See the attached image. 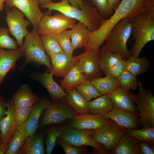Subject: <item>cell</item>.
I'll return each instance as SVG.
<instances>
[{
    "label": "cell",
    "instance_id": "obj_10",
    "mask_svg": "<svg viewBox=\"0 0 154 154\" xmlns=\"http://www.w3.org/2000/svg\"><path fill=\"white\" fill-rule=\"evenodd\" d=\"M59 100L51 102L44 110L40 125L41 127L50 124L60 123L72 119L77 115L65 102Z\"/></svg>",
    "mask_w": 154,
    "mask_h": 154
},
{
    "label": "cell",
    "instance_id": "obj_32",
    "mask_svg": "<svg viewBox=\"0 0 154 154\" xmlns=\"http://www.w3.org/2000/svg\"><path fill=\"white\" fill-rule=\"evenodd\" d=\"M40 36L44 50L49 57L63 52L59 44L56 36Z\"/></svg>",
    "mask_w": 154,
    "mask_h": 154
},
{
    "label": "cell",
    "instance_id": "obj_49",
    "mask_svg": "<svg viewBox=\"0 0 154 154\" xmlns=\"http://www.w3.org/2000/svg\"><path fill=\"white\" fill-rule=\"evenodd\" d=\"M39 2V4L41 5H46L49 2L51 1L52 0H38Z\"/></svg>",
    "mask_w": 154,
    "mask_h": 154
},
{
    "label": "cell",
    "instance_id": "obj_31",
    "mask_svg": "<svg viewBox=\"0 0 154 154\" xmlns=\"http://www.w3.org/2000/svg\"><path fill=\"white\" fill-rule=\"evenodd\" d=\"M124 129L126 133L139 141L154 144V127H145L138 129Z\"/></svg>",
    "mask_w": 154,
    "mask_h": 154
},
{
    "label": "cell",
    "instance_id": "obj_16",
    "mask_svg": "<svg viewBox=\"0 0 154 154\" xmlns=\"http://www.w3.org/2000/svg\"><path fill=\"white\" fill-rule=\"evenodd\" d=\"M72 119L71 127L81 130L99 129L105 125L109 119L103 116L91 114L76 115Z\"/></svg>",
    "mask_w": 154,
    "mask_h": 154
},
{
    "label": "cell",
    "instance_id": "obj_52",
    "mask_svg": "<svg viewBox=\"0 0 154 154\" xmlns=\"http://www.w3.org/2000/svg\"><path fill=\"white\" fill-rule=\"evenodd\" d=\"M1 130H0V143L1 144V141H0V138H1Z\"/></svg>",
    "mask_w": 154,
    "mask_h": 154
},
{
    "label": "cell",
    "instance_id": "obj_19",
    "mask_svg": "<svg viewBox=\"0 0 154 154\" xmlns=\"http://www.w3.org/2000/svg\"><path fill=\"white\" fill-rule=\"evenodd\" d=\"M23 56L24 54L21 48L9 50L0 48V86L8 72L15 69L17 60Z\"/></svg>",
    "mask_w": 154,
    "mask_h": 154
},
{
    "label": "cell",
    "instance_id": "obj_18",
    "mask_svg": "<svg viewBox=\"0 0 154 154\" xmlns=\"http://www.w3.org/2000/svg\"><path fill=\"white\" fill-rule=\"evenodd\" d=\"M110 119L124 129H140L139 116L135 113L114 108L110 112L103 116Z\"/></svg>",
    "mask_w": 154,
    "mask_h": 154
},
{
    "label": "cell",
    "instance_id": "obj_26",
    "mask_svg": "<svg viewBox=\"0 0 154 154\" xmlns=\"http://www.w3.org/2000/svg\"><path fill=\"white\" fill-rule=\"evenodd\" d=\"M112 154H139V140L125 132Z\"/></svg>",
    "mask_w": 154,
    "mask_h": 154
},
{
    "label": "cell",
    "instance_id": "obj_34",
    "mask_svg": "<svg viewBox=\"0 0 154 154\" xmlns=\"http://www.w3.org/2000/svg\"><path fill=\"white\" fill-rule=\"evenodd\" d=\"M79 93L88 101L101 95L95 88L91 81L85 79L76 88Z\"/></svg>",
    "mask_w": 154,
    "mask_h": 154
},
{
    "label": "cell",
    "instance_id": "obj_39",
    "mask_svg": "<svg viewBox=\"0 0 154 154\" xmlns=\"http://www.w3.org/2000/svg\"><path fill=\"white\" fill-rule=\"evenodd\" d=\"M8 29L0 27V48L17 49L19 48L16 41L10 36Z\"/></svg>",
    "mask_w": 154,
    "mask_h": 154
},
{
    "label": "cell",
    "instance_id": "obj_15",
    "mask_svg": "<svg viewBox=\"0 0 154 154\" xmlns=\"http://www.w3.org/2000/svg\"><path fill=\"white\" fill-rule=\"evenodd\" d=\"M6 105L7 115L0 122V141L1 145L6 147L17 128L14 117L15 108L13 99L8 100Z\"/></svg>",
    "mask_w": 154,
    "mask_h": 154
},
{
    "label": "cell",
    "instance_id": "obj_54",
    "mask_svg": "<svg viewBox=\"0 0 154 154\" xmlns=\"http://www.w3.org/2000/svg\"><path fill=\"white\" fill-rule=\"evenodd\" d=\"M1 144L0 143V146H1Z\"/></svg>",
    "mask_w": 154,
    "mask_h": 154
},
{
    "label": "cell",
    "instance_id": "obj_50",
    "mask_svg": "<svg viewBox=\"0 0 154 154\" xmlns=\"http://www.w3.org/2000/svg\"><path fill=\"white\" fill-rule=\"evenodd\" d=\"M6 0H0V11H2L3 10L4 7V3Z\"/></svg>",
    "mask_w": 154,
    "mask_h": 154
},
{
    "label": "cell",
    "instance_id": "obj_42",
    "mask_svg": "<svg viewBox=\"0 0 154 154\" xmlns=\"http://www.w3.org/2000/svg\"><path fill=\"white\" fill-rule=\"evenodd\" d=\"M126 60L122 59L114 66L102 71L106 76L117 79L124 70Z\"/></svg>",
    "mask_w": 154,
    "mask_h": 154
},
{
    "label": "cell",
    "instance_id": "obj_3",
    "mask_svg": "<svg viewBox=\"0 0 154 154\" xmlns=\"http://www.w3.org/2000/svg\"><path fill=\"white\" fill-rule=\"evenodd\" d=\"M131 35L135 42L130 51L131 56L138 57L144 46L154 40V17L142 12L133 18Z\"/></svg>",
    "mask_w": 154,
    "mask_h": 154
},
{
    "label": "cell",
    "instance_id": "obj_35",
    "mask_svg": "<svg viewBox=\"0 0 154 154\" xmlns=\"http://www.w3.org/2000/svg\"><path fill=\"white\" fill-rule=\"evenodd\" d=\"M119 54L108 51H100L99 66L101 70L109 68L114 66L122 59Z\"/></svg>",
    "mask_w": 154,
    "mask_h": 154
},
{
    "label": "cell",
    "instance_id": "obj_47",
    "mask_svg": "<svg viewBox=\"0 0 154 154\" xmlns=\"http://www.w3.org/2000/svg\"><path fill=\"white\" fill-rule=\"evenodd\" d=\"M70 5L77 9H80L83 2V0H67Z\"/></svg>",
    "mask_w": 154,
    "mask_h": 154
},
{
    "label": "cell",
    "instance_id": "obj_7",
    "mask_svg": "<svg viewBox=\"0 0 154 154\" xmlns=\"http://www.w3.org/2000/svg\"><path fill=\"white\" fill-rule=\"evenodd\" d=\"M125 133L124 129L112 119H109L102 128L94 130L90 136L94 141L103 145L106 149L112 154Z\"/></svg>",
    "mask_w": 154,
    "mask_h": 154
},
{
    "label": "cell",
    "instance_id": "obj_23",
    "mask_svg": "<svg viewBox=\"0 0 154 154\" xmlns=\"http://www.w3.org/2000/svg\"><path fill=\"white\" fill-rule=\"evenodd\" d=\"M32 92L30 87L24 84L13 94V100L15 109L25 107H32L39 99Z\"/></svg>",
    "mask_w": 154,
    "mask_h": 154
},
{
    "label": "cell",
    "instance_id": "obj_6",
    "mask_svg": "<svg viewBox=\"0 0 154 154\" xmlns=\"http://www.w3.org/2000/svg\"><path fill=\"white\" fill-rule=\"evenodd\" d=\"M76 20L67 17L61 12L53 15L44 13L37 30L40 35L56 36L68 29L72 28Z\"/></svg>",
    "mask_w": 154,
    "mask_h": 154
},
{
    "label": "cell",
    "instance_id": "obj_33",
    "mask_svg": "<svg viewBox=\"0 0 154 154\" xmlns=\"http://www.w3.org/2000/svg\"><path fill=\"white\" fill-rule=\"evenodd\" d=\"M27 137L16 129L7 146L4 154H18Z\"/></svg>",
    "mask_w": 154,
    "mask_h": 154
},
{
    "label": "cell",
    "instance_id": "obj_53",
    "mask_svg": "<svg viewBox=\"0 0 154 154\" xmlns=\"http://www.w3.org/2000/svg\"><path fill=\"white\" fill-rule=\"evenodd\" d=\"M65 0H61L62 1H64Z\"/></svg>",
    "mask_w": 154,
    "mask_h": 154
},
{
    "label": "cell",
    "instance_id": "obj_17",
    "mask_svg": "<svg viewBox=\"0 0 154 154\" xmlns=\"http://www.w3.org/2000/svg\"><path fill=\"white\" fill-rule=\"evenodd\" d=\"M132 94L130 90L118 86L113 92L107 95L113 102L114 108L137 113V106L133 101Z\"/></svg>",
    "mask_w": 154,
    "mask_h": 154
},
{
    "label": "cell",
    "instance_id": "obj_2",
    "mask_svg": "<svg viewBox=\"0 0 154 154\" xmlns=\"http://www.w3.org/2000/svg\"><path fill=\"white\" fill-rule=\"evenodd\" d=\"M132 18L125 17L113 27L106 39V43L100 51H108L119 55L127 60L131 56L127 48V42L131 35Z\"/></svg>",
    "mask_w": 154,
    "mask_h": 154
},
{
    "label": "cell",
    "instance_id": "obj_14",
    "mask_svg": "<svg viewBox=\"0 0 154 154\" xmlns=\"http://www.w3.org/2000/svg\"><path fill=\"white\" fill-rule=\"evenodd\" d=\"M50 101L46 98H39L32 107L31 114L27 121L18 127L17 129L27 137L35 132L38 127L39 117Z\"/></svg>",
    "mask_w": 154,
    "mask_h": 154
},
{
    "label": "cell",
    "instance_id": "obj_5",
    "mask_svg": "<svg viewBox=\"0 0 154 154\" xmlns=\"http://www.w3.org/2000/svg\"><path fill=\"white\" fill-rule=\"evenodd\" d=\"M138 85V93L137 95L133 93L132 96L140 112V127H154V96L151 91L144 88L140 79Z\"/></svg>",
    "mask_w": 154,
    "mask_h": 154
},
{
    "label": "cell",
    "instance_id": "obj_25",
    "mask_svg": "<svg viewBox=\"0 0 154 154\" xmlns=\"http://www.w3.org/2000/svg\"><path fill=\"white\" fill-rule=\"evenodd\" d=\"M43 135L35 133L27 137L18 154H44Z\"/></svg>",
    "mask_w": 154,
    "mask_h": 154
},
{
    "label": "cell",
    "instance_id": "obj_51",
    "mask_svg": "<svg viewBox=\"0 0 154 154\" xmlns=\"http://www.w3.org/2000/svg\"><path fill=\"white\" fill-rule=\"evenodd\" d=\"M6 148V147L2 146L1 144L0 146V154H4Z\"/></svg>",
    "mask_w": 154,
    "mask_h": 154
},
{
    "label": "cell",
    "instance_id": "obj_45",
    "mask_svg": "<svg viewBox=\"0 0 154 154\" xmlns=\"http://www.w3.org/2000/svg\"><path fill=\"white\" fill-rule=\"evenodd\" d=\"M143 12L154 17V0H144Z\"/></svg>",
    "mask_w": 154,
    "mask_h": 154
},
{
    "label": "cell",
    "instance_id": "obj_37",
    "mask_svg": "<svg viewBox=\"0 0 154 154\" xmlns=\"http://www.w3.org/2000/svg\"><path fill=\"white\" fill-rule=\"evenodd\" d=\"M117 80L119 86L129 90H135L138 86L136 76L125 70Z\"/></svg>",
    "mask_w": 154,
    "mask_h": 154
},
{
    "label": "cell",
    "instance_id": "obj_1",
    "mask_svg": "<svg viewBox=\"0 0 154 154\" xmlns=\"http://www.w3.org/2000/svg\"><path fill=\"white\" fill-rule=\"evenodd\" d=\"M39 7L42 9H48V11L47 13L48 14H50L52 11H56L67 17L82 22L92 32L98 29L104 19L90 0H83L80 9L72 6L67 0L58 3L51 1L46 5H39Z\"/></svg>",
    "mask_w": 154,
    "mask_h": 154
},
{
    "label": "cell",
    "instance_id": "obj_43",
    "mask_svg": "<svg viewBox=\"0 0 154 154\" xmlns=\"http://www.w3.org/2000/svg\"><path fill=\"white\" fill-rule=\"evenodd\" d=\"M57 142L63 148L66 154H80L85 153V151L82 149L76 147L62 139L59 138Z\"/></svg>",
    "mask_w": 154,
    "mask_h": 154
},
{
    "label": "cell",
    "instance_id": "obj_30",
    "mask_svg": "<svg viewBox=\"0 0 154 154\" xmlns=\"http://www.w3.org/2000/svg\"><path fill=\"white\" fill-rule=\"evenodd\" d=\"M90 81L97 90L102 95L111 93L119 86L117 79L107 76L94 78Z\"/></svg>",
    "mask_w": 154,
    "mask_h": 154
},
{
    "label": "cell",
    "instance_id": "obj_9",
    "mask_svg": "<svg viewBox=\"0 0 154 154\" xmlns=\"http://www.w3.org/2000/svg\"><path fill=\"white\" fill-rule=\"evenodd\" d=\"M24 15L18 9L13 7L7 11L6 16H3L8 25L9 33L16 40L20 48L23 45V39L29 32L27 27L31 23L24 19Z\"/></svg>",
    "mask_w": 154,
    "mask_h": 154
},
{
    "label": "cell",
    "instance_id": "obj_46",
    "mask_svg": "<svg viewBox=\"0 0 154 154\" xmlns=\"http://www.w3.org/2000/svg\"><path fill=\"white\" fill-rule=\"evenodd\" d=\"M7 101L4 98L0 95V122L7 113Z\"/></svg>",
    "mask_w": 154,
    "mask_h": 154
},
{
    "label": "cell",
    "instance_id": "obj_27",
    "mask_svg": "<svg viewBox=\"0 0 154 154\" xmlns=\"http://www.w3.org/2000/svg\"><path fill=\"white\" fill-rule=\"evenodd\" d=\"M86 79L78 65L76 63L60 82L63 90L76 89Z\"/></svg>",
    "mask_w": 154,
    "mask_h": 154
},
{
    "label": "cell",
    "instance_id": "obj_22",
    "mask_svg": "<svg viewBox=\"0 0 154 154\" xmlns=\"http://www.w3.org/2000/svg\"><path fill=\"white\" fill-rule=\"evenodd\" d=\"M67 93L65 97V102L77 115L90 114L88 102L75 88L66 90Z\"/></svg>",
    "mask_w": 154,
    "mask_h": 154
},
{
    "label": "cell",
    "instance_id": "obj_8",
    "mask_svg": "<svg viewBox=\"0 0 154 154\" xmlns=\"http://www.w3.org/2000/svg\"><path fill=\"white\" fill-rule=\"evenodd\" d=\"M63 133L59 138L76 147L89 145L92 147L95 153L100 154H110L102 144L94 141L91 137L93 130H81L72 127L62 129Z\"/></svg>",
    "mask_w": 154,
    "mask_h": 154
},
{
    "label": "cell",
    "instance_id": "obj_24",
    "mask_svg": "<svg viewBox=\"0 0 154 154\" xmlns=\"http://www.w3.org/2000/svg\"><path fill=\"white\" fill-rule=\"evenodd\" d=\"M72 44L74 49L85 47L92 31L84 23L79 21L70 30Z\"/></svg>",
    "mask_w": 154,
    "mask_h": 154
},
{
    "label": "cell",
    "instance_id": "obj_11",
    "mask_svg": "<svg viewBox=\"0 0 154 154\" xmlns=\"http://www.w3.org/2000/svg\"><path fill=\"white\" fill-rule=\"evenodd\" d=\"M100 50H88L79 55L73 56L76 63L80 66L86 79L91 80L101 77L99 66Z\"/></svg>",
    "mask_w": 154,
    "mask_h": 154
},
{
    "label": "cell",
    "instance_id": "obj_40",
    "mask_svg": "<svg viewBox=\"0 0 154 154\" xmlns=\"http://www.w3.org/2000/svg\"><path fill=\"white\" fill-rule=\"evenodd\" d=\"M91 1L103 19H108L111 16L114 10L110 6L108 0H91Z\"/></svg>",
    "mask_w": 154,
    "mask_h": 154
},
{
    "label": "cell",
    "instance_id": "obj_28",
    "mask_svg": "<svg viewBox=\"0 0 154 154\" xmlns=\"http://www.w3.org/2000/svg\"><path fill=\"white\" fill-rule=\"evenodd\" d=\"M114 108L113 102L107 94L102 95L96 99L88 102V109L91 114L104 116Z\"/></svg>",
    "mask_w": 154,
    "mask_h": 154
},
{
    "label": "cell",
    "instance_id": "obj_13",
    "mask_svg": "<svg viewBox=\"0 0 154 154\" xmlns=\"http://www.w3.org/2000/svg\"><path fill=\"white\" fill-rule=\"evenodd\" d=\"M144 0H122L115 10L114 14L109 19V22L115 25L121 19L128 17L133 19L143 12Z\"/></svg>",
    "mask_w": 154,
    "mask_h": 154
},
{
    "label": "cell",
    "instance_id": "obj_48",
    "mask_svg": "<svg viewBox=\"0 0 154 154\" xmlns=\"http://www.w3.org/2000/svg\"><path fill=\"white\" fill-rule=\"evenodd\" d=\"M121 0H108L110 7L114 10H116L120 3Z\"/></svg>",
    "mask_w": 154,
    "mask_h": 154
},
{
    "label": "cell",
    "instance_id": "obj_44",
    "mask_svg": "<svg viewBox=\"0 0 154 154\" xmlns=\"http://www.w3.org/2000/svg\"><path fill=\"white\" fill-rule=\"evenodd\" d=\"M139 154H154V145L150 143L139 141Z\"/></svg>",
    "mask_w": 154,
    "mask_h": 154
},
{
    "label": "cell",
    "instance_id": "obj_41",
    "mask_svg": "<svg viewBox=\"0 0 154 154\" xmlns=\"http://www.w3.org/2000/svg\"><path fill=\"white\" fill-rule=\"evenodd\" d=\"M32 107H22L15 109L14 117L17 128L28 119L32 111Z\"/></svg>",
    "mask_w": 154,
    "mask_h": 154
},
{
    "label": "cell",
    "instance_id": "obj_29",
    "mask_svg": "<svg viewBox=\"0 0 154 154\" xmlns=\"http://www.w3.org/2000/svg\"><path fill=\"white\" fill-rule=\"evenodd\" d=\"M149 66V62L145 57L131 56L126 60L124 70L136 76L146 72Z\"/></svg>",
    "mask_w": 154,
    "mask_h": 154
},
{
    "label": "cell",
    "instance_id": "obj_4",
    "mask_svg": "<svg viewBox=\"0 0 154 154\" xmlns=\"http://www.w3.org/2000/svg\"><path fill=\"white\" fill-rule=\"evenodd\" d=\"M25 41L21 48L25 57V62L19 69L23 70L27 64L33 63L46 66L49 70L52 67L49 57L44 50L40 35L34 28L25 37Z\"/></svg>",
    "mask_w": 154,
    "mask_h": 154
},
{
    "label": "cell",
    "instance_id": "obj_36",
    "mask_svg": "<svg viewBox=\"0 0 154 154\" xmlns=\"http://www.w3.org/2000/svg\"><path fill=\"white\" fill-rule=\"evenodd\" d=\"M70 30H66L56 36L59 44L63 52L73 57L74 49L70 40Z\"/></svg>",
    "mask_w": 154,
    "mask_h": 154
},
{
    "label": "cell",
    "instance_id": "obj_38",
    "mask_svg": "<svg viewBox=\"0 0 154 154\" xmlns=\"http://www.w3.org/2000/svg\"><path fill=\"white\" fill-rule=\"evenodd\" d=\"M63 133L62 129L56 127H52L48 131L45 143V151L47 154L51 153L57 138Z\"/></svg>",
    "mask_w": 154,
    "mask_h": 154
},
{
    "label": "cell",
    "instance_id": "obj_20",
    "mask_svg": "<svg viewBox=\"0 0 154 154\" xmlns=\"http://www.w3.org/2000/svg\"><path fill=\"white\" fill-rule=\"evenodd\" d=\"M53 74L47 71L43 73H38L32 75L33 79L42 84L47 90L52 101L60 100L67 94V92L54 80Z\"/></svg>",
    "mask_w": 154,
    "mask_h": 154
},
{
    "label": "cell",
    "instance_id": "obj_12",
    "mask_svg": "<svg viewBox=\"0 0 154 154\" xmlns=\"http://www.w3.org/2000/svg\"><path fill=\"white\" fill-rule=\"evenodd\" d=\"M5 9L8 10L13 7L18 9L31 22L37 31L44 13L41 11L38 0H6Z\"/></svg>",
    "mask_w": 154,
    "mask_h": 154
},
{
    "label": "cell",
    "instance_id": "obj_21",
    "mask_svg": "<svg viewBox=\"0 0 154 154\" xmlns=\"http://www.w3.org/2000/svg\"><path fill=\"white\" fill-rule=\"evenodd\" d=\"M50 58L52 67L49 72L58 77L64 78L76 64L73 57L68 56L64 52L53 56Z\"/></svg>",
    "mask_w": 154,
    "mask_h": 154
}]
</instances>
